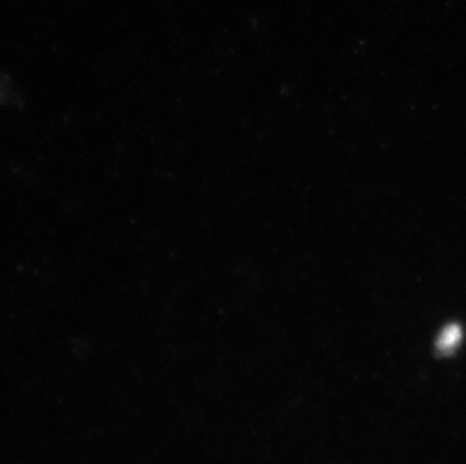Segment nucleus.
Wrapping results in <instances>:
<instances>
[{"instance_id":"nucleus-1","label":"nucleus","mask_w":466,"mask_h":464,"mask_svg":"<svg viewBox=\"0 0 466 464\" xmlns=\"http://www.w3.org/2000/svg\"><path fill=\"white\" fill-rule=\"evenodd\" d=\"M462 339V330L459 326H450L444 328V332L441 333L440 339H438V348L441 351H451L456 348L459 342Z\"/></svg>"}]
</instances>
